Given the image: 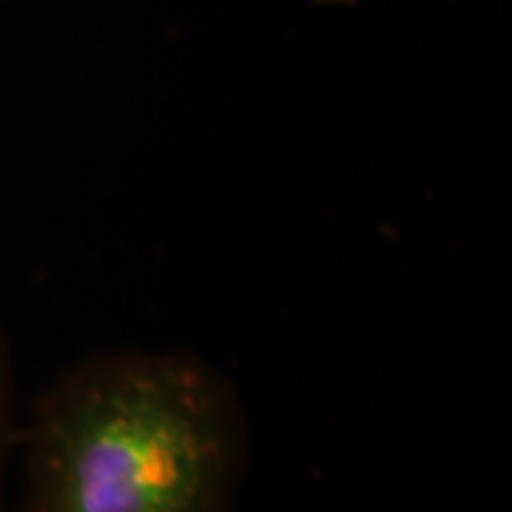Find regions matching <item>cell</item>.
<instances>
[{"label": "cell", "mask_w": 512, "mask_h": 512, "mask_svg": "<svg viewBox=\"0 0 512 512\" xmlns=\"http://www.w3.org/2000/svg\"><path fill=\"white\" fill-rule=\"evenodd\" d=\"M18 387H15V362L6 330L0 328V512H6V473L18 447Z\"/></svg>", "instance_id": "2"}, {"label": "cell", "mask_w": 512, "mask_h": 512, "mask_svg": "<svg viewBox=\"0 0 512 512\" xmlns=\"http://www.w3.org/2000/svg\"><path fill=\"white\" fill-rule=\"evenodd\" d=\"M18 444V512H237L251 421L200 353L117 348L60 370Z\"/></svg>", "instance_id": "1"}]
</instances>
